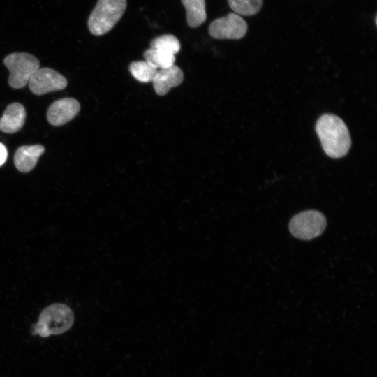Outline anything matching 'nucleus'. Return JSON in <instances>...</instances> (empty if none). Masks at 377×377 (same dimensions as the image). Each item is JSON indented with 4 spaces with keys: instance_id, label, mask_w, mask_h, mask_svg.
I'll list each match as a JSON object with an SVG mask.
<instances>
[{
    "instance_id": "16",
    "label": "nucleus",
    "mask_w": 377,
    "mask_h": 377,
    "mask_svg": "<svg viewBox=\"0 0 377 377\" xmlns=\"http://www.w3.org/2000/svg\"><path fill=\"white\" fill-rule=\"evenodd\" d=\"M230 8L237 15H253L260 9L263 0H228Z\"/></svg>"
},
{
    "instance_id": "12",
    "label": "nucleus",
    "mask_w": 377,
    "mask_h": 377,
    "mask_svg": "<svg viewBox=\"0 0 377 377\" xmlns=\"http://www.w3.org/2000/svg\"><path fill=\"white\" fill-rule=\"evenodd\" d=\"M186 11L188 24L195 28L201 25L206 20L205 0H182Z\"/></svg>"
},
{
    "instance_id": "7",
    "label": "nucleus",
    "mask_w": 377,
    "mask_h": 377,
    "mask_svg": "<svg viewBox=\"0 0 377 377\" xmlns=\"http://www.w3.org/2000/svg\"><path fill=\"white\" fill-rule=\"evenodd\" d=\"M28 83L31 91L38 96L62 90L67 86L66 79L61 74L50 68H39Z\"/></svg>"
},
{
    "instance_id": "15",
    "label": "nucleus",
    "mask_w": 377,
    "mask_h": 377,
    "mask_svg": "<svg viewBox=\"0 0 377 377\" xmlns=\"http://www.w3.org/2000/svg\"><path fill=\"white\" fill-rule=\"evenodd\" d=\"M158 70L145 61H133L129 66L131 75L141 82H152Z\"/></svg>"
},
{
    "instance_id": "10",
    "label": "nucleus",
    "mask_w": 377,
    "mask_h": 377,
    "mask_svg": "<svg viewBox=\"0 0 377 377\" xmlns=\"http://www.w3.org/2000/svg\"><path fill=\"white\" fill-rule=\"evenodd\" d=\"M26 118L24 107L19 103L8 105L0 118V130L6 133H14L24 126Z\"/></svg>"
},
{
    "instance_id": "14",
    "label": "nucleus",
    "mask_w": 377,
    "mask_h": 377,
    "mask_svg": "<svg viewBox=\"0 0 377 377\" xmlns=\"http://www.w3.org/2000/svg\"><path fill=\"white\" fill-rule=\"evenodd\" d=\"M150 47L173 55L179 52L181 48L179 40L172 34H164L154 38Z\"/></svg>"
},
{
    "instance_id": "8",
    "label": "nucleus",
    "mask_w": 377,
    "mask_h": 377,
    "mask_svg": "<svg viewBox=\"0 0 377 377\" xmlns=\"http://www.w3.org/2000/svg\"><path fill=\"white\" fill-rule=\"evenodd\" d=\"M79 102L73 98L54 101L48 108L47 119L51 125L61 126L72 120L79 112Z\"/></svg>"
},
{
    "instance_id": "17",
    "label": "nucleus",
    "mask_w": 377,
    "mask_h": 377,
    "mask_svg": "<svg viewBox=\"0 0 377 377\" xmlns=\"http://www.w3.org/2000/svg\"><path fill=\"white\" fill-rule=\"evenodd\" d=\"M8 151L6 146L0 142V166L4 164L7 159Z\"/></svg>"
},
{
    "instance_id": "13",
    "label": "nucleus",
    "mask_w": 377,
    "mask_h": 377,
    "mask_svg": "<svg viewBox=\"0 0 377 377\" xmlns=\"http://www.w3.org/2000/svg\"><path fill=\"white\" fill-rule=\"evenodd\" d=\"M145 61L156 69L165 68L174 65L175 57L173 54L149 48L143 54Z\"/></svg>"
},
{
    "instance_id": "3",
    "label": "nucleus",
    "mask_w": 377,
    "mask_h": 377,
    "mask_svg": "<svg viewBox=\"0 0 377 377\" xmlns=\"http://www.w3.org/2000/svg\"><path fill=\"white\" fill-rule=\"evenodd\" d=\"M126 8V0H98L88 19V28L96 36L110 31Z\"/></svg>"
},
{
    "instance_id": "1",
    "label": "nucleus",
    "mask_w": 377,
    "mask_h": 377,
    "mask_svg": "<svg viewBox=\"0 0 377 377\" xmlns=\"http://www.w3.org/2000/svg\"><path fill=\"white\" fill-rule=\"evenodd\" d=\"M316 131L325 153L330 157L339 158L348 152L351 145L350 133L339 117L332 114L322 115L316 122Z\"/></svg>"
},
{
    "instance_id": "5",
    "label": "nucleus",
    "mask_w": 377,
    "mask_h": 377,
    "mask_svg": "<svg viewBox=\"0 0 377 377\" xmlns=\"http://www.w3.org/2000/svg\"><path fill=\"white\" fill-rule=\"evenodd\" d=\"M326 219L320 212L307 210L294 216L289 223L290 233L300 239L309 240L323 233Z\"/></svg>"
},
{
    "instance_id": "2",
    "label": "nucleus",
    "mask_w": 377,
    "mask_h": 377,
    "mask_svg": "<svg viewBox=\"0 0 377 377\" xmlns=\"http://www.w3.org/2000/svg\"><path fill=\"white\" fill-rule=\"evenodd\" d=\"M74 321L71 309L64 304H53L40 314L38 320L32 325L31 333L41 337L60 334L71 328Z\"/></svg>"
},
{
    "instance_id": "4",
    "label": "nucleus",
    "mask_w": 377,
    "mask_h": 377,
    "mask_svg": "<svg viewBox=\"0 0 377 377\" xmlns=\"http://www.w3.org/2000/svg\"><path fill=\"white\" fill-rule=\"evenodd\" d=\"M10 72L9 85L14 89L25 87L31 76L40 68L38 59L26 52H14L3 59Z\"/></svg>"
},
{
    "instance_id": "9",
    "label": "nucleus",
    "mask_w": 377,
    "mask_h": 377,
    "mask_svg": "<svg viewBox=\"0 0 377 377\" xmlns=\"http://www.w3.org/2000/svg\"><path fill=\"white\" fill-rule=\"evenodd\" d=\"M182 71L176 65L158 70L152 82L154 89L159 96L165 95L171 88L179 86L183 81Z\"/></svg>"
},
{
    "instance_id": "6",
    "label": "nucleus",
    "mask_w": 377,
    "mask_h": 377,
    "mask_svg": "<svg viewBox=\"0 0 377 377\" xmlns=\"http://www.w3.org/2000/svg\"><path fill=\"white\" fill-rule=\"evenodd\" d=\"M246 31V21L234 13L214 20L209 27L210 36L216 39H240Z\"/></svg>"
},
{
    "instance_id": "11",
    "label": "nucleus",
    "mask_w": 377,
    "mask_h": 377,
    "mask_svg": "<svg viewBox=\"0 0 377 377\" xmlns=\"http://www.w3.org/2000/svg\"><path fill=\"white\" fill-rule=\"evenodd\" d=\"M45 148L41 145H23L20 147L14 156L16 168L22 172L31 171L36 165Z\"/></svg>"
}]
</instances>
